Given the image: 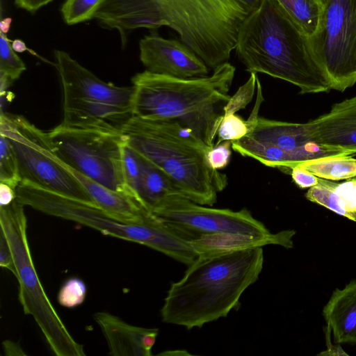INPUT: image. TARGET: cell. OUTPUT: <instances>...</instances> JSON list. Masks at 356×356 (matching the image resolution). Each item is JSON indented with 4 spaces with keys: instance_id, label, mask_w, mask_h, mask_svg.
I'll return each instance as SVG.
<instances>
[{
    "instance_id": "cell-1",
    "label": "cell",
    "mask_w": 356,
    "mask_h": 356,
    "mask_svg": "<svg viewBox=\"0 0 356 356\" xmlns=\"http://www.w3.org/2000/svg\"><path fill=\"white\" fill-rule=\"evenodd\" d=\"M104 8L122 38L140 28L168 26L213 70L228 62L252 11L239 0H104Z\"/></svg>"
},
{
    "instance_id": "cell-2",
    "label": "cell",
    "mask_w": 356,
    "mask_h": 356,
    "mask_svg": "<svg viewBox=\"0 0 356 356\" xmlns=\"http://www.w3.org/2000/svg\"><path fill=\"white\" fill-rule=\"evenodd\" d=\"M264 262L262 247L198 256L170 285L162 321L191 330L226 317L259 279Z\"/></svg>"
},
{
    "instance_id": "cell-3",
    "label": "cell",
    "mask_w": 356,
    "mask_h": 356,
    "mask_svg": "<svg viewBox=\"0 0 356 356\" xmlns=\"http://www.w3.org/2000/svg\"><path fill=\"white\" fill-rule=\"evenodd\" d=\"M234 50L250 74L287 81L301 94L331 90L314 59L309 37L277 0H261L248 15Z\"/></svg>"
},
{
    "instance_id": "cell-4",
    "label": "cell",
    "mask_w": 356,
    "mask_h": 356,
    "mask_svg": "<svg viewBox=\"0 0 356 356\" xmlns=\"http://www.w3.org/2000/svg\"><path fill=\"white\" fill-rule=\"evenodd\" d=\"M236 69L229 62L211 75L178 78L147 70L131 79L132 116L168 118L191 129L205 145L215 144Z\"/></svg>"
},
{
    "instance_id": "cell-5",
    "label": "cell",
    "mask_w": 356,
    "mask_h": 356,
    "mask_svg": "<svg viewBox=\"0 0 356 356\" xmlns=\"http://www.w3.org/2000/svg\"><path fill=\"white\" fill-rule=\"evenodd\" d=\"M122 136L127 145L165 172L182 195L195 203L213 206L217 193L227 185L226 175L207 162L210 147L177 120L132 116Z\"/></svg>"
},
{
    "instance_id": "cell-6",
    "label": "cell",
    "mask_w": 356,
    "mask_h": 356,
    "mask_svg": "<svg viewBox=\"0 0 356 356\" xmlns=\"http://www.w3.org/2000/svg\"><path fill=\"white\" fill-rule=\"evenodd\" d=\"M18 200L24 206L46 214L147 246L185 265L190 264L196 257L191 241L182 232L152 213L143 221L125 222L111 216L95 204L30 183L20 188Z\"/></svg>"
},
{
    "instance_id": "cell-7",
    "label": "cell",
    "mask_w": 356,
    "mask_h": 356,
    "mask_svg": "<svg viewBox=\"0 0 356 356\" xmlns=\"http://www.w3.org/2000/svg\"><path fill=\"white\" fill-rule=\"evenodd\" d=\"M24 206L16 199L8 205L0 206V229L13 252L19 302L24 312L33 317L56 355L83 356V346L68 332L38 276L28 242Z\"/></svg>"
},
{
    "instance_id": "cell-8",
    "label": "cell",
    "mask_w": 356,
    "mask_h": 356,
    "mask_svg": "<svg viewBox=\"0 0 356 356\" xmlns=\"http://www.w3.org/2000/svg\"><path fill=\"white\" fill-rule=\"evenodd\" d=\"M57 158L93 181L134 198L124 173L122 134L60 124L47 132Z\"/></svg>"
},
{
    "instance_id": "cell-9",
    "label": "cell",
    "mask_w": 356,
    "mask_h": 356,
    "mask_svg": "<svg viewBox=\"0 0 356 356\" xmlns=\"http://www.w3.org/2000/svg\"><path fill=\"white\" fill-rule=\"evenodd\" d=\"M0 133L8 138L13 147L22 181L95 204L85 188L53 152L47 132L22 116L1 112Z\"/></svg>"
},
{
    "instance_id": "cell-10",
    "label": "cell",
    "mask_w": 356,
    "mask_h": 356,
    "mask_svg": "<svg viewBox=\"0 0 356 356\" xmlns=\"http://www.w3.org/2000/svg\"><path fill=\"white\" fill-rule=\"evenodd\" d=\"M309 40L330 89L343 92L356 83V0H327Z\"/></svg>"
},
{
    "instance_id": "cell-11",
    "label": "cell",
    "mask_w": 356,
    "mask_h": 356,
    "mask_svg": "<svg viewBox=\"0 0 356 356\" xmlns=\"http://www.w3.org/2000/svg\"><path fill=\"white\" fill-rule=\"evenodd\" d=\"M186 233L192 241L202 235L240 234L266 238L274 235L247 209L233 211L195 203L181 195L163 199L151 212Z\"/></svg>"
},
{
    "instance_id": "cell-12",
    "label": "cell",
    "mask_w": 356,
    "mask_h": 356,
    "mask_svg": "<svg viewBox=\"0 0 356 356\" xmlns=\"http://www.w3.org/2000/svg\"><path fill=\"white\" fill-rule=\"evenodd\" d=\"M54 56L63 96L131 110L133 86L121 87L104 82L63 50H55Z\"/></svg>"
},
{
    "instance_id": "cell-13",
    "label": "cell",
    "mask_w": 356,
    "mask_h": 356,
    "mask_svg": "<svg viewBox=\"0 0 356 356\" xmlns=\"http://www.w3.org/2000/svg\"><path fill=\"white\" fill-rule=\"evenodd\" d=\"M140 60L145 70L178 78L207 76L209 67L181 41L166 39L156 33L139 41Z\"/></svg>"
},
{
    "instance_id": "cell-14",
    "label": "cell",
    "mask_w": 356,
    "mask_h": 356,
    "mask_svg": "<svg viewBox=\"0 0 356 356\" xmlns=\"http://www.w3.org/2000/svg\"><path fill=\"white\" fill-rule=\"evenodd\" d=\"M305 124L316 144L356 154V95L333 104L329 112Z\"/></svg>"
},
{
    "instance_id": "cell-15",
    "label": "cell",
    "mask_w": 356,
    "mask_h": 356,
    "mask_svg": "<svg viewBox=\"0 0 356 356\" xmlns=\"http://www.w3.org/2000/svg\"><path fill=\"white\" fill-rule=\"evenodd\" d=\"M94 318L101 328L113 356H151L159 334L156 328L130 325L106 312H97Z\"/></svg>"
},
{
    "instance_id": "cell-16",
    "label": "cell",
    "mask_w": 356,
    "mask_h": 356,
    "mask_svg": "<svg viewBox=\"0 0 356 356\" xmlns=\"http://www.w3.org/2000/svg\"><path fill=\"white\" fill-rule=\"evenodd\" d=\"M131 117L130 109L63 96L62 124L69 127L122 134Z\"/></svg>"
},
{
    "instance_id": "cell-17",
    "label": "cell",
    "mask_w": 356,
    "mask_h": 356,
    "mask_svg": "<svg viewBox=\"0 0 356 356\" xmlns=\"http://www.w3.org/2000/svg\"><path fill=\"white\" fill-rule=\"evenodd\" d=\"M60 163L82 185L95 204L111 216L125 222H140L152 214L133 197L110 189Z\"/></svg>"
},
{
    "instance_id": "cell-18",
    "label": "cell",
    "mask_w": 356,
    "mask_h": 356,
    "mask_svg": "<svg viewBox=\"0 0 356 356\" xmlns=\"http://www.w3.org/2000/svg\"><path fill=\"white\" fill-rule=\"evenodd\" d=\"M246 136L291 152L332 149L314 143L309 137L305 123L278 121L259 116L254 128Z\"/></svg>"
},
{
    "instance_id": "cell-19",
    "label": "cell",
    "mask_w": 356,
    "mask_h": 356,
    "mask_svg": "<svg viewBox=\"0 0 356 356\" xmlns=\"http://www.w3.org/2000/svg\"><path fill=\"white\" fill-rule=\"evenodd\" d=\"M232 148L241 156L252 158L266 166L289 170L310 159L326 156L350 154L348 152L337 149L291 152L272 143L257 140L248 136L232 141Z\"/></svg>"
},
{
    "instance_id": "cell-20",
    "label": "cell",
    "mask_w": 356,
    "mask_h": 356,
    "mask_svg": "<svg viewBox=\"0 0 356 356\" xmlns=\"http://www.w3.org/2000/svg\"><path fill=\"white\" fill-rule=\"evenodd\" d=\"M323 314L337 343H356V280L334 291Z\"/></svg>"
},
{
    "instance_id": "cell-21",
    "label": "cell",
    "mask_w": 356,
    "mask_h": 356,
    "mask_svg": "<svg viewBox=\"0 0 356 356\" xmlns=\"http://www.w3.org/2000/svg\"><path fill=\"white\" fill-rule=\"evenodd\" d=\"M140 156L142 168L136 198L138 202L151 213L168 196L182 194L165 172L141 155Z\"/></svg>"
},
{
    "instance_id": "cell-22",
    "label": "cell",
    "mask_w": 356,
    "mask_h": 356,
    "mask_svg": "<svg viewBox=\"0 0 356 356\" xmlns=\"http://www.w3.org/2000/svg\"><path fill=\"white\" fill-rule=\"evenodd\" d=\"M316 200L318 204L356 222V179L342 184L325 181L318 188Z\"/></svg>"
},
{
    "instance_id": "cell-23",
    "label": "cell",
    "mask_w": 356,
    "mask_h": 356,
    "mask_svg": "<svg viewBox=\"0 0 356 356\" xmlns=\"http://www.w3.org/2000/svg\"><path fill=\"white\" fill-rule=\"evenodd\" d=\"M316 177L339 181L356 177V159L352 154L326 156L310 159L297 165Z\"/></svg>"
},
{
    "instance_id": "cell-24",
    "label": "cell",
    "mask_w": 356,
    "mask_h": 356,
    "mask_svg": "<svg viewBox=\"0 0 356 356\" xmlns=\"http://www.w3.org/2000/svg\"><path fill=\"white\" fill-rule=\"evenodd\" d=\"M277 1L309 38L316 32L323 8L318 0Z\"/></svg>"
},
{
    "instance_id": "cell-25",
    "label": "cell",
    "mask_w": 356,
    "mask_h": 356,
    "mask_svg": "<svg viewBox=\"0 0 356 356\" xmlns=\"http://www.w3.org/2000/svg\"><path fill=\"white\" fill-rule=\"evenodd\" d=\"M22 181L18 161L8 138L0 133V183H4L14 189Z\"/></svg>"
},
{
    "instance_id": "cell-26",
    "label": "cell",
    "mask_w": 356,
    "mask_h": 356,
    "mask_svg": "<svg viewBox=\"0 0 356 356\" xmlns=\"http://www.w3.org/2000/svg\"><path fill=\"white\" fill-rule=\"evenodd\" d=\"M104 0H65L60 12L67 25H74L94 19Z\"/></svg>"
},
{
    "instance_id": "cell-27",
    "label": "cell",
    "mask_w": 356,
    "mask_h": 356,
    "mask_svg": "<svg viewBox=\"0 0 356 356\" xmlns=\"http://www.w3.org/2000/svg\"><path fill=\"white\" fill-rule=\"evenodd\" d=\"M25 70L24 62L13 50L10 40L0 31V74L14 81Z\"/></svg>"
},
{
    "instance_id": "cell-28",
    "label": "cell",
    "mask_w": 356,
    "mask_h": 356,
    "mask_svg": "<svg viewBox=\"0 0 356 356\" xmlns=\"http://www.w3.org/2000/svg\"><path fill=\"white\" fill-rule=\"evenodd\" d=\"M249 132L246 120L239 115L225 114L217 131V140L214 145L229 140H236L245 136Z\"/></svg>"
},
{
    "instance_id": "cell-29",
    "label": "cell",
    "mask_w": 356,
    "mask_h": 356,
    "mask_svg": "<svg viewBox=\"0 0 356 356\" xmlns=\"http://www.w3.org/2000/svg\"><path fill=\"white\" fill-rule=\"evenodd\" d=\"M123 164L126 184L133 196L137 200L136 191L142 168L141 156L126 143L123 147Z\"/></svg>"
},
{
    "instance_id": "cell-30",
    "label": "cell",
    "mask_w": 356,
    "mask_h": 356,
    "mask_svg": "<svg viewBox=\"0 0 356 356\" xmlns=\"http://www.w3.org/2000/svg\"><path fill=\"white\" fill-rule=\"evenodd\" d=\"M86 286L78 277L65 281L58 293V302L63 307L74 308L82 304L86 296Z\"/></svg>"
},
{
    "instance_id": "cell-31",
    "label": "cell",
    "mask_w": 356,
    "mask_h": 356,
    "mask_svg": "<svg viewBox=\"0 0 356 356\" xmlns=\"http://www.w3.org/2000/svg\"><path fill=\"white\" fill-rule=\"evenodd\" d=\"M257 74H250L248 80L238 88L226 104L224 107V115L236 113L245 108L252 99L254 90L257 88Z\"/></svg>"
},
{
    "instance_id": "cell-32",
    "label": "cell",
    "mask_w": 356,
    "mask_h": 356,
    "mask_svg": "<svg viewBox=\"0 0 356 356\" xmlns=\"http://www.w3.org/2000/svg\"><path fill=\"white\" fill-rule=\"evenodd\" d=\"M232 141H223L214 145L207 152L209 166L216 170L225 168L229 164L232 156Z\"/></svg>"
},
{
    "instance_id": "cell-33",
    "label": "cell",
    "mask_w": 356,
    "mask_h": 356,
    "mask_svg": "<svg viewBox=\"0 0 356 356\" xmlns=\"http://www.w3.org/2000/svg\"><path fill=\"white\" fill-rule=\"evenodd\" d=\"M0 266L2 268L10 270L16 276V268L14 263L13 252L9 241L3 232L0 229Z\"/></svg>"
},
{
    "instance_id": "cell-34",
    "label": "cell",
    "mask_w": 356,
    "mask_h": 356,
    "mask_svg": "<svg viewBox=\"0 0 356 356\" xmlns=\"http://www.w3.org/2000/svg\"><path fill=\"white\" fill-rule=\"evenodd\" d=\"M290 170L293 181L301 188H309L318 183L319 177L302 168L296 165Z\"/></svg>"
},
{
    "instance_id": "cell-35",
    "label": "cell",
    "mask_w": 356,
    "mask_h": 356,
    "mask_svg": "<svg viewBox=\"0 0 356 356\" xmlns=\"http://www.w3.org/2000/svg\"><path fill=\"white\" fill-rule=\"evenodd\" d=\"M52 1L54 0H15V4L27 12L35 13Z\"/></svg>"
},
{
    "instance_id": "cell-36",
    "label": "cell",
    "mask_w": 356,
    "mask_h": 356,
    "mask_svg": "<svg viewBox=\"0 0 356 356\" xmlns=\"http://www.w3.org/2000/svg\"><path fill=\"white\" fill-rule=\"evenodd\" d=\"M15 199V189L6 184L0 183V206L8 205Z\"/></svg>"
},
{
    "instance_id": "cell-37",
    "label": "cell",
    "mask_w": 356,
    "mask_h": 356,
    "mask_svg": "<svg viewBox=\"0 0 356 356\" xmlns=\"http://www.w3.org/2000/svg\"><path fill=\"white\" fill-rule=\"evenodd\" d=\"M331 332L330 327L327 325L325 333L327 349L325 351L319 353L318 355H348L343 350L340 346H332L330 341Z\"/></svg>"
},
{
    "instance_id": "cell-38",
    "label": "cell",
    "mask_w": 356,
    "mask_h": 356,
    "mask_svg": "<svg viewBox=\"0 0 356 356\" xmlns=\"http://www.w3.org/2000/svg\"><path fill=\"white\" fill-rule=\"evenodd\" d=\"M3 347L6 355H25L19 343L9 340L3 342Z\"/></svg>"
},
{
    "instance_id": "cell-39",
    "label": "cell",
    "mask_w": 356,
    "mask_h": 356,
    "mask_svg": "<svg viewBox=\"0 0 356 356\" xmlns=\"http://www.w3.org/2000/svg\"><path fill=\"white\" fill-rule=\"evenodd\" d=\"M11 46L15 52L22 53L28 49L25 43L20 39H15L11 42Z\"/></svg>"
},
{
    "instance_id": "cell-40",
    "label": "cell",
    "mask_w": 356,
    "mask_h": 356,
    "mask_svg": "<svg viewBox=\"0 0 356 356\" xmlns=\"http://www.w3.org/2000/svg\"><path fill=\"white\" fill-rule=\"evenodd\" d=\"M12 19L11 18H5L1 21V32L7 33L10 28Z\"/></svg>"
},
{
    "instance_id": "cell-41",
    "label": "cell",
    "mask_w": 356,
    "mask_h": 356,
    "mask_svg": "<svg viewBox=\"0 0 356 356\" xmlns=\"http://www.w3.org/2000/svg\"><path fill=\"white\" fill-rule=\"evenodd\" d=\"M318 1L320 2V3H321L322 6H323V5H324V3L327 1V0H318Z\"/></svg>"
},
{
    "instance_id": "cell-42",
    "label": "cell",
    "mask_w": 356,
    "mask_h": 356,
    "mask_svg": "<svg viewBox=\"0 0 356 356\" xmlns=\"http://www.w3.org/2000/svg\"><path fill=\"white\" fill-rule=\"evenodd\" d=\"M355 179H356V177H354Z\"/></svg>"
}]
</instances>
